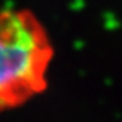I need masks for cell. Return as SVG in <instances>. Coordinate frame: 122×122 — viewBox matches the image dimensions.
Listing matches in <instances>:
<instances>
[{"label": "cell", "mask_w": 122, "mask_h": 122, "mask_svg": "<svg viewBox=\"0 0 122 122\" xmlns=\"http://www.w3.org/2000/svg\"><path fill=\"white\" fill-rule=\"evenodd\" d=\"M49 37L28 12L0 9V109L30 100L46 87Z\"/></svg>", "instance_id": "obj_1"}]
</instances>
